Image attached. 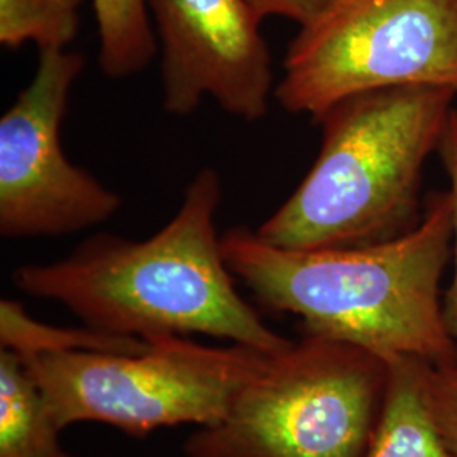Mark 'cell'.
Instances as JSON below:
<instances>
[{"instance_id":"obj_7","label":"cell","mask_w":457,"mask_h":457,"mask_svg":"<svg viewBox=\"0 0 457 457\" xmlns=\"http://www.w3.org/2000/svg\"><path fill=\"white\" fill-rule=\"evenodd\" d=\"M85 60L80 53H39L33 80L0 119V234L56 237L109 220L120 195L71 163L62 145L68 98Z\"/></svg>"},{"instance_id":"obj_9","label":"cell","mask_w":457,"mask_h":457,"mask_svg":"<svg viewBox=\"0 0 457 457\" xmlns=\"http://www.w3.org/2000/svg\"><path fill=\"white\" fill-rule=\"evenodd\" d=\"M45 393L14 351H0V457H65Z\"/></svg>"},{"instance_id":"obj_5","label":"cell","mask_w":457,"mask_h":457,"mask_svg":"<svg viewBox=\"0 0 457 457\" xmlns=\"http://www.w3.org/2000/svg\"><path fill=\"white\" fill-rule=\"evenodd\" d=\"M143 353H53L21 356L45 393L58 427L112 425L131 434L219 424L245 385L277 354L187 336H153Z\"/></svg>"},{"instance_id":"obj_12","label":"cell","mask_w":457,"mask_h":457,"mask_svg":"<svg viewBox=\"0 0 457 457\" xmlns=\"http://www.w3.org/2000/svg\"><path fill=\"white\" fill-rule=\"evenodd\" d=\"M98 26V65L107 79L143 71L156 53L147 0H94Z\"/></svg>"},{"instance_id":"obj_11","label":"cell","mask_w":457,"mask_h":457,"mask_svg":"<svg viewBox=\"0 0 457 457\" xmlns=\"http://www.w3.org/2000/svg\"><path fill=\"white\" fill-rule=\"evenodd\" d=\"M0 344L19 356L53 353H143L149 343L139 337L115 336L92 327L49 326L33 319L9 298L0 302Z\"/></svg>"},{"instance_id":"obj_3","label":"cell","mask_w":457,"mask_h":457,"mask_svg":"<svg viewBox=\"0 0 457 457\" xmlns=\"http://www.w3.org/2000/svg\"><path fill=\"white\" fill-rule=\"evenodd\" d=\"M456 97L447 87L400 85L334 104L317 120L322 146L311 171L256 234L283 249H337L410 230Z\"/></svg>"},{"instance_id":"obj_6","label":"cell","mask_w":457,"mask_h":457,"mask_svg":"<svg viewBox=\"0 0 457 457\" xmlns=\"http://www.w3.org/2000/svg\"><path fill=\"white\" fill-rule=\"evenodd\" d=\"M400 85L457 92V0H334L300 26L275 98L317 122L343 98Z\"/></svg>"},{"instance_id":"obj_14","label":"cell","mask_w":457,"mask_h":457,"mask_svg":"<svg viewBox=\"0 0 457 457\" xmlns=\"http://www.w3.org/2000/svg\"><path fill=\"white\" fill-rule=\"evenodd\" d=\"M415 370L425 413L445 447L457 456V362L417 361Z\"/></svg>"},{"instance_id":"obj_1","label":"cell","mask_w":457,"mask_h":457,"mask_svg":"<svg viewBox=\"0 0 457 457\" xmlns=\"http://www.w3.org/2000/svg\"><path fill=\"white\" fill-rule=\"evenodd\" d=\"M220 200L219 173L204 168L179 212L151 237L98 232L58 262L19 266L12 281L102 332L145 341L202 334L281 354L294 341L264 324L228 270L215 224Z\"/></svg>"},{"instance_id":"obj_2","label":"cell","mask_w":457,"mask_h":457,"mask_svg":"<svg viewBox=\"0 0 457 457\" xmlns=\"http://www.w3.org/2000/svg\"><path fill=\"white\" fill-rule=\"evenodd\" d=\"M454 239V198L436 194L422 220L375 245L283 249L256 230L222 234L228 270L270 311L300 319L303 334L362 347L386 362H457L441 300Z\"/></svg>"},{"instance_id":"obj_16","label":"cell","mask_w":457,"mask_h":457,"mask_svg":"<svg viewBox=\"0 0 457 457\" xmlns=\"http://www.w3.org/2000/svg\"><path fill=\"white\" fill-rule=\"evenodd\" d=\"M334 0H247L253 11L264 19L281 16L295 21L298 26L320 16Z\"/></svg>"},{"instance_id":"obj_13","label":"cell","mask_w":457,"mask_h":457,"mask_svg":"<svg viewBox=\"0 0 457 457\" xmlns=\"http://www.w3.org/2000/svg\"><path fill=\"white\" fill-rule=\"evenodd\" d=\"M82 0H0V43L21 48L36 43L41 51L60 49L77 37Z\"/></svg>"},{"instance_id":"obj_4","label":"cell","mask_w":457,"mask_h":457,"mask_svg":"<svg viewBox=\"0 0 457 457\" xmlns=\"http://www.w3.org/2000/svg\"><path fill=\"white\" fill-rule=\"evenodd\" d=\"M388 362L303 334L253 378L228 415L185 442L188 457H364L381 417Z\"/></svg>"},{"instance_id":"obj_8","label":"cell","mask_w":457,"mask_h":457,"mask_svg":"<svg viewBox=\"0 0 457 457\" xmlns=\"http://www.w3.org/2000/svg\"><path fill=\"white\" fill-rule=\"evenodd\" d=\"M147 7L162 39L168 114H194L207 97L245 122L268 114L271 56L247 0H147Z\"/></svg>"},{"instance_id":"obj_15","label":"cell","mask_w":457,"mask_h":457,"mask_svg":"<svg viewBox=\"0 0 457 457\" xmlns=\"http://www.w3.org/2000/svg\"><path fill=\"white\" fill-rule=\"evenodd\" d=\"M441 153L442 162L447 170L449 180H451V195L454 198V239H456V277L453 281V287L449 288V294L445 298V305H444V315H445V322L449 327L451 337L456 344L457 349V109H453V112L449 115L445 131L442 136L439 149Z\"/></svg>"},{"instance_id":"obj_10","label":"cell","mask_w":457,"mask_h":457,"mask_svg":"<svg viewBox=\"0 0 457 457\" xmlns=\"http://www.w3.org/2000/svg\"><path fill=\"white\" fill-rule=\"evenodd\" d=\"M415 366L413 360L388 362L385 403L364 457H457L425 413Z\"/></svg>"},{"instance_id":"obj_17","label":"cell","mask_w":457,"mask_h":457,"mask_svg":"<svg viewBox=\"0 0 457 457\" xmlns=\"http://www.w3.org/2000/svg\"><path fill=\"white\" fill-rule=\"evenodd\" d=\"M65 457H71V456H68V454H66V456H65Z\"/></svg>"}]
</instances>
